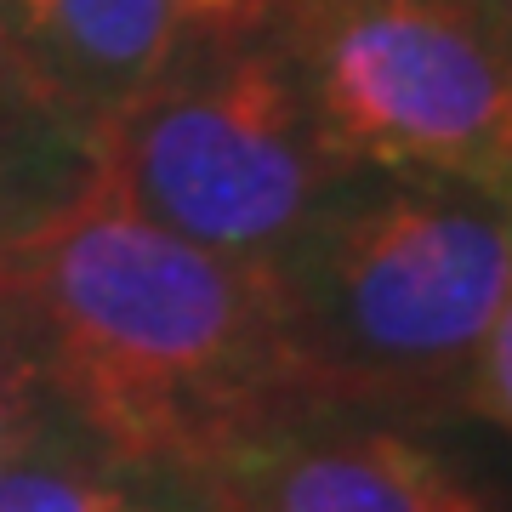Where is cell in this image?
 I'll use <instances>...</instances> for the list:
<instances>
[{"instance_id":"cell-1","label":"cell","mask_w":512,"mask_h":512,"mask_svg":"<svg viewBox=\"0 0 512 512\" xmlns=\"http://www.w3.org/2000/svg\"><path fill=\"white\" fill-rule=\"evenodd\" d=\"M0 308L57 416L120 478L177 484L228 444L325 410L274 268L188 245L97 188L0 251Z\"/></svg>"},{"instance_id":"cell-2","label":"cell","mask_w":512,"mask_h":512,"mask_svg":"<svg viewBox=\"0 0 512 512\" xmlns=\"http://www.w3.org/2000/svg\"><path fill=\"white\" fill-rule=\"evenodd\" d=\"M274 274L296 365L325 410L467 404L512 285V217L461 183L353 171Z\"/></svg>"},{"instance_id":"cell-3","label":"cell","mask_w":512,"mask_h":512,"mask_svg":"<svg viewBox=\"0 0 512 512\" xmlns=\"http://www.w3.org/2000/svg\"><path fill=\"white\" fill-rule=\"evenodd\" d=\"M348 177L279 40L194 57L86 131V188L262 268L308 234Z\"/></svg>"},{"instance_id":"cell-4","label":"cell","mask_w":512,"mask_h":512,"mask_svg":"<svg viewBox=\"0 0 512 512\" xmlns=\"http://www.w3.org/2000/svg\"><path fill=\"white\" fill-rule=\"evenodd\" d=\"M274 40L325 143L353 171L484 194L501 35L473 0H291Z\"/></svg>"},{"instance_id":"cell-5","label":"cell","mask_w":512,"mask_h":512,"mask_svg":"<svg viewBox=\"0 0 512 512\" xmlns=\"http://www.w3.org/2000/svg\"><path fill=\"white\" fill-rule=\"evenodd\" d=\"M171 490L200 512H501L444 450L353 410L262 427Z\"/></svg>"},{"instance_id":"cell-6","label":"cell","mask_w":512,"mask_h":512,"mask_svg":"<svg viewBox=\"0 0 512 512\" xmlns=\"http://www.w3.org/2000/svg\"><path fill=\"white\" fill-rule=\"evenodd\" d=\"M291 0H0V40L74 131L194 57L274 40Z\"/></svg>"},{"instance_id":"cell-7","label":"cell","mask_w":512,"mask_h":512,"mask_svg":"<svg viewBox=\"0 0 512 512\" xmlns=\"http://www.w3.org/2000/svg\"><path fill=\"white\" fill-rule=\"evenodd\" d=\"M86 188V131L35 92L12 46L0 40V251L35 234Z\"/></svg>"},{"instance_id":"cell-8","label":"cell","mask_w":512,"mask_h":512,"mask_svg":"<svg viewBox=\"0 0 512 512\" xmlns=\"http://www.w3.org/2000/svg\"><path fill=\"white\" fill-rule=\"evenodd\" d=\"M126 501V478L97 456L80 461L40 444L0 467V512H120Z\"/></svg>"},{"instance_id":"cell-9","label":"cell","mask_w":512,"mask_h":512,"mask_svg":"<svg viewBox=\"0 0 512 512\" xmlns=\"http://www.w3.org/2000/svg\"><path fill=\"white\" fill-rule=\"evenodd\" d=\"M57 421L63 416H57L52 387L40 376L29 336H23V325L12 313L0 308V467L40 450Z\"/></svg>"},{"instance_id":"cell-10","label":"cell","mask_w":512,"mask_h":512,"mask_svg":"<svg viewBox=\"0 0 512 512\" xmlns=\"http://www.w3.org/2000/svg\"><path fill=\"white\" fill-rule=\"evenodd\" d=\"M467 404L484 410V416L512 439V285L501 296V308L490 319V336L478 348V365H473V382H467Z\"/></svg>"},{"instance_id":"cell-11","label":"cell","mask_w":512,"mask_h":512,"mask_svg":"<svg viewBox=\"0 0 512 512\" xmlns=\"http://www.w3.org/2000/svg\"><path fill=\"white\" fill-rule=\"evenodd\" d=\"M484 200H495L512 217V40H501V120L490 143V171H484Z\"/></svg>"},{"instance_id":"cell-12","label":"cell","mask_w":512,"mask_h":512,"mask_svg":"<svg viewBox=\"0 0 512 512\" xmlns=\"http://www.w3.org/2000/svg\"><path fill=\"white\" fill-rule=\"evenodd\" d=\"M478 12H484V23H490L501 40H512V0H473Z\"/></svg>"},{"instance_id":"cell-13","label":"cell","mask_w":512,"mask_h":512,"mask_svg":"<svg viewBox=\"0 0 512 512\" xmlns=\"http://www.w3.org/2000/svg\"><path fill=\"white\" fill-rule=\"evenodd\" d=\"M120 512H200V507H188V501L183 507H177V501H143V495H137V501H126Z\"/></svg>"}]
</instances>
